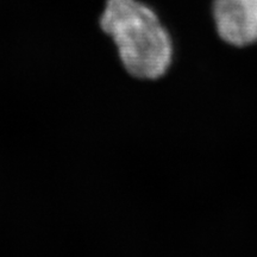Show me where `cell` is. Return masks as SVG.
Returning <instances> with one entry per match:
<instances>
[{
  "mask_svg": "<svg viewBox=\"0 0 257 257\" xmlns=\"http://www.w3.org/2000/svg\"><path fill=\"white\" fill-rule=\"evenodd\" d=\"M100 27L113 40L128 74L155 80L168 72L173 61L172 38L149 6L138 0H106Z\"/></svg>",
  "mask_w": 257,
  "mask_h": 257,
  "instance_id": "6da1fadb",
  "label": "cell"
},
{
  "mask_svg": "<svg viewBox=\"0 0 257 257\" xmlns=\"http://www.w3.org/2000/svg\"><path fill=\"white\" fill-rule=\"evenodd\" d=\"M213 21L219 37L233 47L257 42V0H213Z\"/></svg>",
  "mask_w": 257,
  "mask_h": 257,
  "instance_id": "7a4b0ae2",
  "label": "cell"
}]
</instances>
